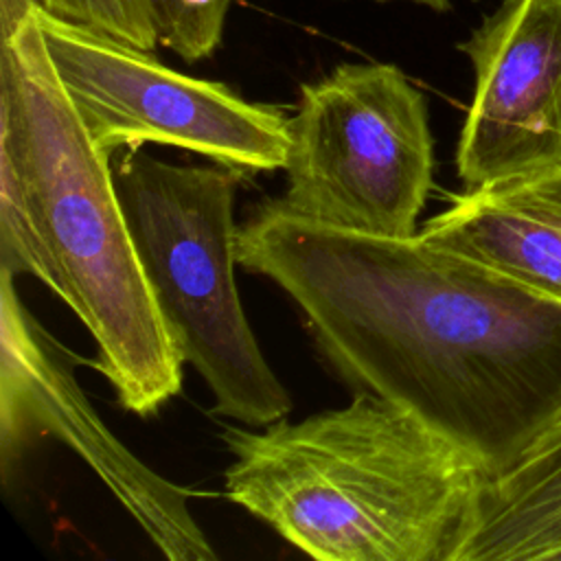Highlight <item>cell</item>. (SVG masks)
I'll return each instance as SVG.
<instances>
[{
  "instance_id": "cell-7",
  "label": "cell",
  "mask_w": 561,
  "mask_h": 561,
  "mask_svg": "<svg viewBox=\"0 0 561 561\" xmlns=\"http://www.w3.org/2000/svg\"><path fill=\"white\" fill-rule=\"evenodd\" d=\"M13 272L0 291V471L7 482L26 449L44 436L66 443L101 478L169 561H210L215 550L197 526L188 493L136 458L101 421L55 340L24 309Z\"/></svg>"
},
{
  "instance_id": "cell-13",
  "label": "cell",
  "mask_w": 561,
  "mask_h": 561,
  "mask_svg": "<svg viewBox=\"0 0 561 561\" xmlns=\"http://www.w3.org/2000/svg\"><path fill=\"white\" fill-rule=\"evenodd\" d=\"M37 7L39 0H0V35L11 33Z\"/></svg>"
},
{
  "instance_id": "cell-3",
  "label": "cell",
  "mask_w": 561,
  "mask_h": 561,
  "mask_svg": "<svg viewBox=\"0 0 561 561\" xmlns=\"http://www.w3.org/2000/svg\"><path fill=\"white\" fill-rule=\"evenodd\" d=\"M221 438L226 497L318 561H454L486 480L462 447L364 390Z\"/></svg>"
},
{
  "instance_id": "cell-6",
  "label": "cell",
  "mask_w": 561,
  "mask_h": 561,
  "mask_svg": "<svg viewBox=\"0 0 561 561\" xmlns=\"http://www.w3.org/2000/svg\"><path fill=\"white\" fill-rule=\"evenodd\" d=\"M55 70L94 145L116 149L180 147L239 171L285 169L289 116L254 103L221 81L178 72L101 31L37 7Z\"/></svg>"
},
{
  "instance_id": "cell-9",
  "label": "cell",
  "mask_w": 561,
  "mask_h": 561,
  "mask_svg": "<svg viewBox=\"0 0 561 561\" xmlns=\"http://www.w3.org/2000/svg\"><path fill=\"white\" fill-rule=\"evenodd\" d=\"M419 237L561 305V169L465 188Z\"/></svg>"
},
{
  "instance_id": "cell-8",
  "label": "cell",
  "mask_w": 561,
  "mask_h": 561,
  "mask_svg": "<svg viewBox=\"0 0 561 561\" xmlns=\"http://www.w3.org/2000/svg\"><path fill=\"white\" fill-rule=\"evenodd\" d=\"M458 50L473 68L456 149L465 188L561 169V0H504Z\"/></svg>"
},
{
  "instance_id": "cell-2",
  "label": "cell",
  "mask_w": 561,
  "mask_h": 561,
  "mask_svg": "<svg viewBox=\"0 0 561 561\" xmlns=\"http://www.w3.org/2000/svg\"><path fill=\"white\" fill-rule=\"evenodd\" d=\"M2 267L37 276L96 342L116 401L156 414L182 388V357L145 278L110 169L70 101L37 9L0 35Z\"/></svg>"
},
{
  "instance_id": "cell-14",
  "label": "cell",
  "mask_w": 561,
  "mask_h": 561,
  "mask_svg": "<svg viewBox=\"0 0 561 561\" xmlns=\"http://www.w3.org/2000/svg\"><path fill=\"white\" fill-rule=\"evenodd\" d=\"M375 2H390V0H375ZM410 2H416V4H423L432 11H449L451 9V0H410Z\"/></svg>"
},
{
  "instance_id": "cell-11",
  "label": "cell",
  "mask_w": 561,
  "mask_h": 561,
  "mask_svg": "<svg viewBox=\"0 0 561 561\" xmlns=\"http://www.w3.org/2000/svg\"><path fill=\"white\" fill-rule=\"evenodd\" d=\"M39 7L142 50L160 46L156 0H39Z\"/></svg>"
},
{
  "instance_id": "cell-1",
  "label": "cell",
  "mask_w": 561,
  "mask_h": 561,
  "mask_svg": "<svg viewBox=\"0 0 561 561\" xmlns=\"http://www.w3.org/2000/svg\"><path fill=\"white\" fill-rule=\"evenodd\" d=\"M237 263L280 287L333 370L419 416L489 478L561 434V305L419 234H359L280 199L237 228Z\"/></svg>"
},
{
  "instance_id": "cell-5",
  "label": "cell",
  "mask_w": 561,
  "mask_h": 561,
  "mask_svg": "<svg viewBox=\"0 0 561 561\" xmlns=\"http://www.w3.org/2000/svg\"><path fill=\"white\" fill-rule=\"evenodd\" d=\"M280 202L324 226L405 239L432 191L423 92L394 64L344 61L300 85Z\"/></svg>"
},
{
  "instance_id": "cell-12",
  "label": "cell",
  "mask_w": 561,
  "mask_h": 561,
  "mask_svg": "<svg viewBox=\"0 0 561 561\" xmlns=\"http://www.w3.org/2000/svg\"><path fill=\"white\" fill-rule=\"evenodd\" d=\"M232 0H156L160 46L184 61L213 57L221 46Z\"/></svg>"
},
{
  "instance_id": "cell-10",
  "label": "cell",
  "mask_w": 561,
  "mask_h": 561,
  "mask_svg": "<svg viewBox=\"0 0 561 561\" xmlns=\"http://www.w3.org/2000/svg\"><path fill=\"white\" fill-rule=\"evenodd\" d=\"M561 561V434L484 480L454 561Z\"/></svg>"
},
{
  "instance_id": "cell-4",
  "label": "cell",
  "mask_w": 561,
  "mask_h": 561,
  "mask_svg": "<svg viewBox=\"0 0 561 561\" xmlns=\"http://www.w3.org/2000/svg\"><path fill=\"white\" fill-rule=\"evenodd\" d=\"M239 175L142 149L114 169L136 254L182 362L204 379L215 414L265 427L287 419L291 397L263 357L234 283Z\"/></svg>"
}]
</instances>
